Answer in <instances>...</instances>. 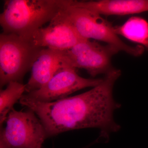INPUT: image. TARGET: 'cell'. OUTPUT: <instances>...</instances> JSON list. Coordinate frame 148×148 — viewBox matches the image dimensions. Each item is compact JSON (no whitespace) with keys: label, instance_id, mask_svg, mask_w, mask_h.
<instances>
[{"label":"cell","instance_id":"obj_1","mask_svg":"<svg viewBox=\"0 0 148 148\" xmlns=\"http://www.w3.org/2000/svg\"><path fill=\"white\" fill-rule=\"evenodd\" d=\"M121 74V70L114 69L100 84L79 95L45 103L23 95L19 103L36 114L47 138L73 130L97 128L100 137L108 139L109 134L121 128L114 119V112L121 105L114 99L113 90Z\"/></svg>","mask_w":148,"mask_h":148},{"label":"cell","instance_id":"obj_2","mask_svg":"<svg viewBox=\"0 0 148 148\" xmlns=\"http://www.w3.org/2000/svg\"><path fill=\"white\" fill-rule=\"evenodd\" d=\"M69 0H7L0 15L3 33L30 40L43 25L50 22Z\"/></svg>","mask_w":148,"mask_h":148},{"label":"cell","instance_id":"obj_3","mask_svg":"<svg viewBox=\"0 0 148 148\" xmlns=\"http://www.w3.org/2000/svg\"><path fill=\"white\" fill-rule=\"evenodd\" d=\"M62 12L77 32L84 39L103 42L115 47L119 51L135 57L143 54L144 47L132 46L125 43L115 33L112 23L99 13L72 5L71 0Z\"/></svg>","mask_w":148,"mask_h":148},{"label":"cell","instance_id":"obj_4","mask_svg":"<svg viewBox=\"0 0 148 148\" xmlns=\"http://www.w3.org/2000/svg\"><path fill=\"white\" fill-rule=\"evenodd\" d=\"M30 40L12 34L0 35V86L11 82L22 83L39 52Z\"/></svg>","mask_w":148,"mask_h":148},{"label":"cell","instance_id":"obj_5","mask_svg":"<svg viewBox=\"0 0 148 148\" xmlns=\"http://www.w3.org/2000/svg\"><path fill=\"white\" fill-rule=\"evenodd\" d=\"M31 109L18 111L12 108L1 127V137L12 148H42L47 138L42 123Z\"/></svg>","mask_w":148,"mask_h":148},{"label":"cell","instance_id":"obj_6","mask_svg":"<svg viewBox=\"0 0 148 148\" xmlns=\"http://www.w3.org/2000/svg\"><path fill=\"white\" fill-rule=\"evenodd\" d=\"M63 51L70 66L75 69H84L92 77L101 74L106 75L114 70L112 57L119 52L112 46L103 45L90 40L81 42Z\"/></svg>","mask_w":148,"mask_h":148},{"label":"cell","instance_id":"obj_7","mask_svg":"<svg viewBox=\"0 0 148 148\" xmlns=\"http://www.w3.org/2000/svg\"><path fill=\"white\" fill-rule=\"evenodd\" d=\"M103 80V78L87 79L80 76L76 69L66 63L41 88L24 95L39 102H52L66 98L73 92L86 88L95 87Z\"/></svg>","mask_w":148,"mask_h":148},{"label":"cell","instance_id":"obj_8","mask_svg":"<svg viewBox=\"0 0 148 148\" xmlns=\"http://www.w3.org/2000/svg\"><path fill=\"white\" fill-rule=\"evenodd\" d=\"M62 10L47 26L40 28L33 35L30 41L34 45L53 50L66 51L88 40L78 34Z\"/></svg>","mask_w":148,"mask_h":148},{"label":"cell","instance_id":"obj_9","mask_svg":"<svg viewBox=\"0 0 148 148\" xmlns=\"http://www.w3.org/2000/svg\"><path fill=\"white\" fill-rule=\"evenodd\" d=\"M66 63H68L63 51L42 48L32 64L31 76L25 84V92L29 93L41 88L56 72Z\"/></svg>","mask_w":148,"mask_h":148},{"label":"cell","instance_id":"obj_10","mask_svg":"<svg viewBox=\"0 0 148 148\" xmlns=\"http://www.w3.org/2000/svg\"><path fill=\"white\" fill-rule=\"evenodd\" d=\"M71 4L107 16L126 15L148 12V0H71Z\"/></svg>","mask_w":148,"mask_h":148},{"label":"cell","instance_id":"obj_11","mask_svg":"<svg viewBox=\"0 0 148 148\" xmlns=\"http://www.w3.org/2000/svg\"><path fill=\"white\" fill-rule=\"evenodd\" d=\"M114 31L148 50V22L138 16H132L121 26H114Z\"/></svg>","mask_w":148,"mask_h":148},{"label":"cell","instance_id":"obj_12","mask_svg":"<svg viewBox=\"0 0 148 148\" xmlns=\"http://www.w3.org/2000/svg\"><path fill=\"white\" fill-rule=\"evenodd\" d=\"M25 92V84L18 82H11L4 90L0 91V123L5 121L8 115L14 104L20 100Z\"/></svg>","mask_w":148,"mask_h":148},{"label":"cell","instance_id":"obj_13","mask_svg":"<svg viewBox=\"0 0 148 148\" xmlns=\"http://www.w3.org/2000/svg\"><path fill=\"white\" fill-rule=\"evenodd\" d=\"M0 147L1 148H12L1 137H0Z\"/></svg>","mask_w":148,"mask_h":148},{"label":"cell","instance_id":"obj_14","mask_svg":"<svg viewBox=\"0 0 148 148\" xmlns=\"http://www.w3.org/2000/svg\"><path fill=\"white\" fill-rule=\"evenodd\" d=\"M96 143V141H95V142H94V143H92V144H90V145H89L87 147H85L84 148H88V147H90V146H91V145H92V144H93V143Z\"/></svg>","mask_w":148,"mask_h":148}]
</instances>
